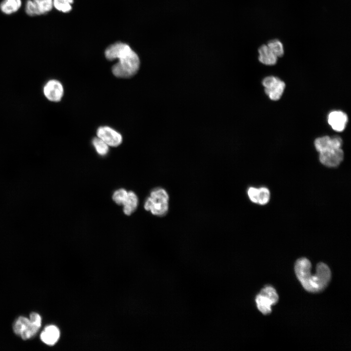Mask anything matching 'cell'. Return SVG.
<instances>
[{
    "instance_id": "cell-11",
    "label": "cell",
    "mask_w": 351,
    "mask_h": 351,
    "mask_svg": "<svg viewBox=\"0 0 351 351\" xmlns=\"http://www.w3.org/2000/svg\"><path fill=\"white\" fill-rule=\"evenodd\" d=\"M43 92L46 98L52 101L60 100L63 95V88L61 83L55 79L50 80L45 85Z\"/></svg>"
},
{
    "instance_id": "cell-13",
    "label": "cell",
    "mask_w": 351,
    "mask_h": 351,
    "mask_svg": "<svg viewBox=\"0 0 351 351\" xmlns=\"http://www.w3.org/2000/svg\"><path fill=\"white\" fill-rule=\"evenodd\" d=\"M60 332L58 329L54 325L46 327L40 335L41 340L45 344L52 346L58 340Z\"/></svg>"
},
{
    "instance_id": "cell-15",
    "label": "cell",
    "mask_w": 351,
    "mask_h": 351,
    "mask_svg": "<svg viewBox=\"0 0 351 351\" xmlns=\"http://www.w3.org/2000/svg\"><path fill=\"white\" fill-rule=\"evenodd\" d=\"M21 5V0H3L0 3V10L3 14L10 15L18 11Z\"/></svg>"
},
{
    "instance_id": "cell-16",
    "label": "cell",
    "mask_w": 351,
    "mask_h": 351,
    "mask_svg": "<svg viewBox=\"0 0 351 351\" xmlns=\"http://www.w3.org/2000/svg\"><path fill=\"white\" fill-rule=\"evenodd\" d=\"M138 198L136 195L132 191L128 192V196L126 201L123 204V211L124 213L130 215L137 208Z\"/></svg>"
},
{
    "instance_id": "cell-14",
    "label": "cell",
    "mask_w": 351,
    "mask_h": 351,
    "mask_svg": "<svg viewBox=\"0 0 351 351\" xmlns=\"http://www.w3.org/2000/svg\"><path fill=\"white\" fill-rule=\"evenodd\" d=\"M258 60L266 65H273L277 62L278 58L269 48L266 44L261 45L258 50Z\"/></svg>"
},
{
    "instance_id": "cell-3",
    "label": "cell",
    "mask_w": 351,
    "mask_h": 351,
    "mask_svg": "<svg viewBox=\"0 0 351 351\" xmlns=\"http://www.w3.org/2000/svg\"><path fill=\"white\" fill-rule=\"evenodd\" d=\"M169 199V195L165 190L161 188L155 189L146 200L144 208L154 215L163 216L168 212Z\"/></svg>"
},
{
    "instance_id": "cell-20",
    "label": "cell",
    "mask_w": 351,
    "mask_h": 351,
    "mask_svg": "<svg viewBox=\"0 0 351 351\" xmlns=\"http://www.w3.org/2000/svg\"><path fill=\"white\" fill-rule=\"evenodd\" d=\"M270 198V192L269 190L264 187L258 188L257 203V204L264 205L269 201Z\"/></svg>"
},
{
    "instance_id": "cell-18",
    "label": "cell",
    "mask_w": 351,
    "mask_h": 351,
    "mask_svg": "<svg viewBox=\"0 0 351 351\" xmlns=\"http://www.w3.org/2000/svg\"><path fill=\"white\" fill-rule=\"evenodd\" d=\"M74 0H53V7L62 13H68L72 9Z\"/></svg>"
},
{
    "instance_id": "cell-6",
    "label": "cell",
    "mask_w": 351,
    "mask_h": 351,
    "mask_svg": "<svg viewBox=\"0 0 351 351\" xmlns=\"http://www.w3.org/2000/svg\"><path fill=\"white\" fill-rule=\"evenodd\" d=\"M262 85L264 91L269 98L272 100H279L285 88V82L278 78L274 76H268L262 80Z\"/></svg>"
},
{
    "instance_id": "cell-5",
    "label": "cell",
    "mask_w": 351,
    "mask_h": 351,
    "mask_svg": "<svg viewBox=\"0 0 351 351\" xmlns=\"http://www.w3.org/2000/svg\"><path fill=\"white\" fill-rule=\"evenodd\" d=\"M12 327L14 332L24 340L35 336L40 328L24 316H20L17 318Z\"/></svg>"
},
{
    "instance_id": "cell-2",
    "label": "cell",
    "mask_w": 351,
    "mask_h": 351,
    "mask_svg": "<svg viewBox=\"0 0 351 351\" xmlns=\"http://www.w3.org/2000/svg\"><path fill=\"white\" fill-rule=\"evenodd\" d=\"M312 265L305 257L299 258L294 265L297 278L303 288L311 292L322 291L328 286L331 278V272L326 264H317L314 274L311 272Z\"/></svg>"
},
{
    "instance_id": "cell-8",
    "label": "cell",
    "mask_w": 351,
    "mask_h": 351,
    "mask_svg": "<svg viewBox=\"0 0 351 351\" xmlns=\"http://www.w3.org/2000/svg\"><path fill=\"white\" fill-rule=\"evenodd\" d=\"M319 160L324 165L329 167H335L343 161L344 152L340 148L330 149L319 153Z\"/></svg>"
},
{
    "instance_id": "cell-21",
    "label": "cell",
    "mask_w": 351,
    "mask_h": 351,
    "mask_svg": "<svg viewBox=\"0 0 351 351\" xmlns=\"http://www.w3.org/2000/svg\"><path fill=\"white\" fill-rule=\"evenodd\" d=\"M128 196V192L124 189L116 191L113 195V200L118 205H123Z\"/></svg>"
},
{
    "instance_id": "cell-1",
    "label": "cell",
    "mask_w": 351,
    "mask_h": 351,
    "mask_svg": "<svg viewBox=\"0 0 351 351\" xmlns=\"http://www.w3.org/2000/svg\"><path fill=\"white\" fill-rule=\"evenodd\" d=\"M105 56L109 60L118 59L112 68L113 75L117 78H130L136 75L139 69V58L127 43L117 42L110 45L105 51Z\"/></svg>"
},
{
    "instance_id": "cell-7",
    "label": "cell",
    "mask_w": 351,
    "mask_h": 351,
    "mask_svg": "<svg viewBox=\"0 0 351 351\" xmlns=\"http://www.w3.org/2000/svg\"><path fill=\"white\" fill-rule=\"evenodd\" d=\"M53 0H27L25 5V11L29 16L44 15L52 10Z\"/></svg>"
},
{
    "instance_id": "cell-22",
    "label": "cell",
    "mask_w": 351,
    "mask_h": 351,
    "mask_svg": "<svg viewBox=\"0 0 351 351\" xmlns=\"http://www.w3.org/2000/svg\"><path fill=\"white\" fill-rule=\"evenodd\" d=\"M258 188L253 187L249 188L247 191L248 195L250 200L253 203H257Z\"/></svg>"
},
{
    "instance_id": "cell-10",
    "label": "cell",
    "mask_w": 351,
    "mask_h": 351,
    "mask_svg": "<svg viewBox=\"0 0 351 351\" xmlns=\"http://www.w3.org/2000/svg\"><path fill=\"white\" fill-rule=\"evenodd\" d=\"M342 144V139L338 136L332 137L329 136L318 137L314 142L315 149L319 153L330 149L340 148Z\"/></svg>"
},
{
    "instance_id": "cell-12",
    "label": "cell",
    "mask_w": 351,
    "mask_h": 351,
    "mask_svg": "<svg viewBox=\"0 0 351 351\" xmlns=\"http://www.w3.org/2000/svg\"><path fill=\"white\" fill-rule=\"evenodd\" d=\"M348 117L346 113L341 111H333L328 117V122L333 130L337 132L343 131L347 124Z\"/></svg>"
},
{
    "instance_id": "cell-9",
    "label": "cell",
    "mask_w": 351,
    "mask_h": 351,
    "mask_svg": "<svg viewBox=\"0 0 351 351\" xmlns=\"http://www.w3.org/2000/svg\"><path fill=\"white\" fill-rule=\"evenodd\" d=\"M97 135L108 146L112 147L118 146L122 141V136L108 126H101L98 128Z\"/></svg>"
},
{
    "instance_id": "cell-4",
    "label": "cell",
    "mask_w": 351,
    "mask_h": 351,
    "mask_svg": "<svg viewBox=\"0 0 351 351\" xmlns=\"http://www.w3.org/2000/svg\"><path fill=\"white\" fill-rule=\"evenodd\" d=\"M278 300V295L271 285H266L262 288L255 298L257 309L264 315L271 312V306L275 304Z\"/></svg>"
},
{
    "instance_id": "cell-19",
    "label": "cell",
    "mask_w": 351,
    "mask_h": 351,
    "mask_svg": "<svg viewBox=\"0 0 351 351\" xmlns=\"http://www.w3.org/2000/svg\"><path fill=\"white\" fill-rule=\"evenodd\" d=\"M92 144L99 155L105 156L108 153V145L99 137L94 138L92 140Z\"/></svg>"
},
{
    "instance_id": "cell-17",
    "label": "cell",
    "mask_w": 351,
    "mask_h": 351,
    "mask_svg": "<svg viewBox=\"0 0 351 351\" xmlns=\"http://www.w3.org/2000/svg\"><path fill=\"white\" fill-rule=\"evenodd\" d=\"M266 44L277 58H281L284 55V46L279 39H271Z\"/></svg>"
},
{
    "instance_id": "cell-23",
    "label": "cell",
    "mask_w": 351,
    "mask_h": 351,
    "mask_svg": "<svg viewBox=\"0 0 351 351\" xmlns=\"http://www.w3.org/2000/svg\"><path fill=\"white\" fill-rule=\"evenodd\" d=\"M30 320L39 327H40L41 325V318L40 316L36 312H32L29 316Z\"/></svg>"
}]
</instances>
